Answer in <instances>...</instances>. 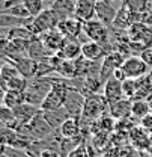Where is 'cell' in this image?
<instances>
[{"label":"cell","instance_id":"obj_1","mask_svg":"<svg viewBox=\"0 0 152 157\" xmlns=\"http://www.w3.org/2000/svg\"><path fill=\"white\" fill-rule=\"evenodd\" d=\"M106 110H109V103L104 98L102 94H92L87 95L84 100V106H83V112H81V125L87 124L92 127V124L96 122L99 118L106 115Z\"/></svg>","mask_w":152,"mask_h":157},{"label":"cell","instance_id":"obj_7","mask_svg":"<svg viewBox=\"0 0 152 157\" xmlns=\"http://www.w3.org/2000/svg\"><path fill=\"white\" fill-rule=\"evenodd\" d=\"M27 125H29V128H30V132H32V136H33L35 140L48 139V137H51L56 133V130L47 122V119L44 117V112H42V110H39L38 113H36V117L33 118Z\"/></svg>","mask_w":152,"mask_h":157},{"label":"cell","instance_id":"obj_18","mask_svg":"<svg viewBox=\"0 0 152 157\" xmlns=\"http://www.w3.org/2000/svg\"><path fill=\"white\" fill-rule=\"evenodd\" d=\"M116 15H117V11L114 9L109 2H106V0H99V2L96 3V15H95V18L99 20L101 23H104L106 26L112 27V24H113Z\"/></svg>","mask_w":152,"mask_h":157},{"label":"cell","instance_id":"obj_28","mask_svg":"<svg viewBox=\"0 0 152 157\" xmlns=\"http://www.w3.org/2000/svg\"><path fill=\"white\" fill-rule=\"evenodd\" d=\"M149 113H152L151 104L146 100H134L133 101V109H131V117L140 124V121L145 117H148Z\"/></svg>","mask_w":152,"mask_h":157},{"label":"cell","instance_id":"obj_17","mask_svg":"<svg viewBox=\"0 0 152 157\" xmlns=\"http://www.w3.org/2000/svg\"><path fill=\"white\" fill-rule=\"evenodd\" d=\"M62 60H77L81 58V42L78 39H66L56 55Z\"/></svg>","mask_w":152,"mask_h":157},{"label":"cell","instance_id":"obj_11","mask_svg":"<svg viewBox=\"0 0 152 157\" xmlns=\"http://www.w3.org/2000/svg\"><path fill=\"white\" fill-rule=\"evenodd\" d=\"M57 29L66 39H78L80 35L83 33V23L76 17H71V18L62 20Z\"/></svg>","mask_w":152,"mask_h":157},{"label":"cell","instance_id":"obj_20","mask_svg":"<svg viewBox=\"0 0 152 157\" xmlns=\"http://www.w3.org/2000/svg\"><path fill=\"white\" fill-rule=\"evenodd\" d=\"M81 56L91 62H98L106 58L104 45L98 44L95 41H87L81 45Z\"/></svg>","mask_w":152,"mask_h":157},{"label":"cell","instance_id":"obj_8","mask_svg":"<svg viewBox=\"0 0 152 157\" xmlns=\"http://www.w3.org/2000/svg\"><path fill=\"white\" fill-rule=\"evenodd\" d=\"M125 58L119 53V52H113V53H109L106 58L102 59V65H101V73H99V77L102 80V83H106L109 78H112L114 76V73L122 67Z\"/></svg>","mask_w":152,"mask_h":157},{"label":"cell","instance_id":"obj_21","mask_svg":"<svg viewBox=\"0 0 152 157\" xmlns=\"http://www.w3.org/2000/svg\"><path fill=\"white\" fill-rule=\"evenodd\" d=\"M81 128H83V125H81L80 118L71 117L62 124V127L57 132H59L60 136L65 137V139H76V137L81 136Z\"/></svg>","mask_w":152,"mask_h":157},{"label":"cell","instance_id":"obj_2","mask_svg":"<svg viewBox=\"0 0 152 157\" xmlns=\"http://www.w3.org/2000/svg\"><path fill=\"white\" fill-rule=\"evenodd\" d=\"M51 80H53V86H51L50 92L47 94V97L44 98L42 106H41V110H44V112H51V110L63 107L68 91H69V86L65 78L59 80V78L51 77Z\"/></svg>","mask_w":152,"mask_h":157},{"label":"cell","instance_id":"obj_33","mask_svg":"<svg viewBox=\"0 0 152 157\" xmlns=\"http://www.w3.org/2000/svg\"><path fill=\"white\" fill-rule=\"evenodd\" d=\"M122 88H124V95H125V98L133 100V98H135L137 92H139V80L127 78V80L122 82Z\"/></svg>","mask_w":152,"mask_h":157},{"label":"cell","instance_id":"obj_19","mask_svg":"<svg viewBox=\"0 0 152 157\" xmlns=\"http://www.w3.org/2000/svg\"><path fill=\"white\" fill-rule=\"evenodd\" d=\"M39 107L36 106H33V104H29V103H24V104H21L18 107H15V109H12V113H14V117L17 119V122H18L20 125H27L33 118L36 117V113H38Z\"/></svg>","mask_w":152,"mask_h":157},{"label":"cell","instance_id":"obj_30","mask_svg":"<svg viewBox=\"0 0 152 157\" xmlns=\"http://www.w3.org/2000/svg\"><path fill=\"white\" fill-rule=\"evenodd\" d=\"M29 82H30V80H27V78L18 76V77L11 78V80H9V82H6L5 85H2V89H3V92H5V91H8V89L26 92V89L29 88Z\"/></svg>","mask_w":152,"mask_h":157},{"label":"cell","instance_id":"obj_22","mask_svg":"<svg viewBox=\"0 0 152 157\" xmlns=\"http://www.w3.org/2000/svg\"><path fill=\"white\" fill-rule=\"evenodd\" d=\"M131 26H133L131 9L127 6L125 2H122V6L117 9V15H116L113 24H112V29H114V30H128Z\"/></svg>","mask_w":152,"mask_h":157},{"label":"cell","instance_id":"obj_15","mask_svg":"<svg viewBox=\"0 0 152 157\" xmlns=\"http://www.w3.org/2000/svg\"><path fill=\"white\" fill-rule=\"evenodd\" d=\"M102 95L107 100L109 104L116 103L122 98H125L124 95V88H122V82L117 80V78H109L106 83H104V91H102Z\"/></svg>","mask_w":152,"mask_h":157},{"label":"cell","instance_id":"obj_37","mask_svg":"<svg viewBox=\"0 0 152 157\" xmlns=\"http://www.w3.org/2000/svg\"><path fill=\"white\" fill-rule=\"evenodd\" d=\"M140 58L145 60V63L152 70V47H149V48H146V50H143L142 52V55H140Z\"/></svg>","mask_w":152,"mask_h":157},{"label":"cell","instance_id":"obj_32","mask_svg":"<svg viewBox=\"0 0 152 157\" xmlns=\"http://www.w3.org/2000/svg\"><path fill=\"white\" fill-rule=\"evenodd\" d=\"M0 14L12 15V17H18V18H30V17H32L23 3H20V5H14V6H11V8H8V9H2V12H0Z\"/></svg>","mask_w":152,"mask_h":157},{"label":"cell","instance_id":"obj_26","mask_svg":"<svg viewBox=\"0 0 152 157\" xmlns=\"http://www.w3.org/2000/svg\"><path fill=\"white\" fill-rule=\"evenodd\" d=\"M26 103V94L21 92V91H12V89H8L3 92V106L8 107V109H15L21 104Z\"/></svg>","mask_w":152,"mask_h":157},{"label":"cell","instance_id":"obj_27","mask_svg":"<svg viewBox=\"0 0 152 157\" xmlns=\"http://www.w3.org/2000/svg\"><path fill=\"white\" fill-rule=\"evenodd\" d=\"M33 17L30 18H18V17H12V15H5V14H0V26L3 29H15V27H29L30 23H32Z\"/></svg>","mask_w":152,"mask_h":157},{"label":"cell","instance_id":"obj_38","mask_svg":"<svg viewBox=\"0 0 152 157\" xmlns=\"http://www.w3.org/2000/svg\"><path fill=\"white\" fill-rule=\"evenodd\" d=\"M146 153H148V154H151V157H152V136H151V140H149V147H148Z\"/></svg>","mask_w":152,"mask_h":157},{"label":"cell","instance_id":"obj_39","mask_svg":"<svg viewBox=\"0 0 152 157\" xmlns=\"http://www.w3.org/2000/svg\"><path fill=\"white\" fill-rule=\"evenodd\" d=\"M106 2H109V3H112V2H114V0H106Z\"/></svg>","mask_w":152,"mask_h":157},{"label":"cell","instance_id":"obj_14","mask_svg":"<svg viewBox=\"0 0 152 157\" xmlns=\"http://www.w3.org/2000/svg\"><path fill=\"white\" fill-rule=\"evenodd\" d=\"M11 62L14 63V67L17 68V71L20 73L21 77L27 78V80L36 78V71H38V62L36 60L26 56V58H20L17 60H11Z\"/></svg>","mask_w":152,"mask_h":157},{"label":"cell","instance_id":"obj_10","mask_svg":"<svg viewBox=\"0 0 152 157\" xmlns=\"http://www.w3.org/2000/svg\"><path fill=\"white\" fill-rule=\"evenodd\" d=\"M96 3L98 0H77L74 17L81 23H87L94 20L96 15Z\"/></svg>","mask_w":152,"mask_h":157},{"label":"cell","instance_id":"obj_4","mask_svg":"<svg viewBox=\"0 0 152 157\" xmlns=\"http://www.w3.org/2000/svg\"><path fill=\"white\" fill-rule=\"evenodd\" d=\"M59 23H60V20H59V17L56 15V12H54L51 8H45L39 15L33 17L30 26H29V29H30V32H32L35 36H41V35H44L45 32H50V30H53V29H57Z\"/></svg>","mask_w":152,"mask_h":157},{"label":"cell","instance_id":"obj_12","mask_svg":"<svg viewBox=\"0 0 152 157\" xmlns=\"http://www.w3.org/2000/svg\"><path fill=\"white\" fill-rule=\"evenodd\" d=\"M149 140H151V135H148V133L140 127V124H137L133 130L130 132V135H128V142H130V145L133 147L135 151H139V153L148 150Z\"/></svg>","mask_w":152,"mask_h":157},{"label":"cell","instance_id":"obj_3","mask_svg":"<svg viewBox=\"0 0 152 157\" xmlns=\"http://www.w3.org/2000/svg\"><path fill=\"white\" fill-rule=\"evenodd\" d=\"M53 86V80L51 77H42V78H33L29 82V88L26 89V103L33 104L41 109L44 98L47 97V94L50 92Z\"/></svg>","mask_w":152,"mask_h":157},{"label":"cell","instance_id":"obj_23","mask_svg":"<svg viewBox=\"0 0 152 157\" xmlns=\"http://www.w3.org/2000/svg\"><path fill=\"white\" fill-rule=\"evenodd\" d=\"M27 56L30 59H33V60H36V62H39V60H42V59L51 56V53L47 50V47L44 45L42 39L39 38V36H33V38L30 39V42H29Z\"/></svg>","mask_w":152,"mask_h":157},{"label":"cell","instance_id":"obj_24","mask_svg":"<svg viewBox=\"0 0 152 157\" xmlns=\"http://www.w3.org/2000/svg\"><path fill=\"white\" fill-rule=\"evenodd\" d=\"M51 9L56 12L59 20H66L74 17L76 12V0H54L51 5Z\"/></svg>","mask_w":152,"mask_h":157},{"label":"cell","instance_id":"obj_13","mask_svg":"<svg viewBox=\"0 0 152 157\" xmlns=\"http://www.w3.org/2000/svg\"><path fill=\"white\" fill-rule=\"evenodd\" d=\"M131 109H133V100L122 98L116 103L109 104V115L114 118L116 121L128 119V118H133L131 117Z\"/></svg>","mask_w":152,"mask_h":157},{"label":"cell","instance_id":"obj_35","mask_svg":"<svg viewBox=\"0 0 152 157\" xmlns=\"http://www.w3.org/2000/svg\"><path fill=\"white\" fill-rule=\"evenodd\" d=\"M68 157H91V154H89V148H87L84 144H81V145L77 147L76 150H72L71 154Z\"/></svg>","mask_w":152,"mask_h":157},{"label":"cell","instance_id":"obj_29","mask_svg":"<svg viewBox=\"0 0 152 157\" xmlns=\"http://www.w3.org/2000/svg\"><path fill=\"white\" fill-rule=\"evenodd\" d=\"M5 62L2 65V70H0V80H2V85H5L6 82H9L11 78L18 77L20 73L17 71V68L14 67V63L9 60L8 58H3Z\"/></svg>","mask_w":152,"mask_h":157},{"label":"cell","instance_id":"obj_31","mask_svg":"<svg viewBox=\"0 0 152 157\" xmlns=\"http://www.w3.org/2000/svg\"><path fill=\"white\" fill-rule=\"evenodd\" d=\"M35 35L30 32L29 27H15V29H11L6 32V36L3 38H8V39H21V41H30Z\"/></svg>","mask_w":152,"mask_h":157},{"label":"cell","instance_id":"obj_6","mask_svg":"<svg viewBox=\"0 0 152 157\" xmlns=\"http://www.w3.org/2000/svg\"><path fill=\"white\" fill-rule=\"evenodd\" d=\"M120 71L124 73L125 78L139 80V78L148 76L151 68L145 63V60L140 58L139 55H133V56H130V58H127L124 60V63L120 67Z\"/></svg>","mask_w":152,"mask_h":157},{"label":"cell","instance_id":"obj_5","mask_svg":"<svg viewBox=\"0 0 152 157\" xmlns=\"http://www.w3.org/2000/svg\"><path fill=\"white\" fill-rule=\"evenodd\" d=\"M83 32L89 41H95L101 45H106V44L110 42L112 29L96 18L91 20L87 23H83Z\"/></svg>","mask_w":152,"mask_h":157},{"label":"cell","instance_id":"obj_34","mask_svg":"<svg viewBox=\"0 0 152 157\" xmlns=\"http://www.w3.org/2000/svg\"><path fill=\"white\" fill-rule=\"evenodd\" d=\"M23 5L26 6V9L29 11V14L32 17L39 15L45 9V2L44 0H23Z\"/></svg>","mask_w":152,"mask_h":157},{"label":"cell","instance_id":"obj_9","mask_svg":"<svg viewBox=\"0 0 152 157\" xmlns=\"http://www.w3.org/2000/svg\"><path fill=\"white\" fill-rule=\"evenodd\" d=\"M84 100L86 95L81 94L80 91L69 88L68 95H66V101H65V109L69 112V115L74 118H81V112H83V106H84Z\"/></svg>","mask_w":152,"mask_h":157},{"label":"cell","instance_id":"obj_16","mask_svg":"<svg viewBox=\"0 0 152 157\" xmlns=\"http://www.w3.org/2000/svg\"><path fill=\"white\" fill-rule=\"evenodd\" d=\"M39 38L42 39L44 45L47 47V50L51 53V55H57L62 48V45L65 44L66 38L59 32V29H53L50 32H45L44 35H41Z\"/></svg>","mask_w":152,"mask_h":157},{"label":"cell","instance_id":"obj_36","mask_svg":"<svg viewBox=\"0 0 152 157\" xmlns=\"http://www.w3.org/2000/svg\"><path fill=\"white\" fill-rule=\"evenodd\" d=\"M140 127H142L148 135L152 136V113H149L148 117H145L142 121H140Z\"/></svg>","mask_w":152,"mask_h":157},{"label":"cell","instance_id":"obj_25","mask_svg":"<svg viewBox=\"0 0 152 157\" xmlns=\"http://www.w3.org/2000/svg\"><path fill=\"white\" fill-rule=\"evenodd\" d=\"M42 112H44V110H42ZM44 117L47 119V122L57 132V130L62 127V124H63L68 118H71V115H69V112H68L65 107H60V109L51 110V112H44Z\"/></svg>","mask_w":152,"mask_h":157}]
</instances>
